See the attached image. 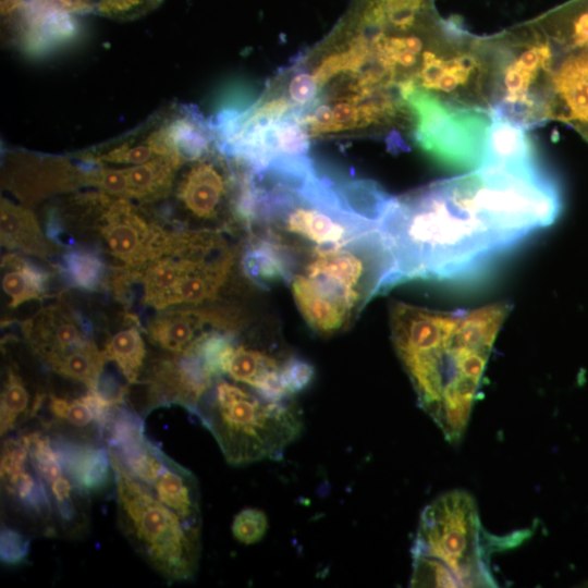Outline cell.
<instances>
[{"instance_id": "obj_1", "label": "cell", "mask_w": 588, "mask_h": 588, "mask_svg": "<svg viewBox=\"0 0 588 588\" xmlns=\"http://www.w3.org/2000/svg\"><path fill=\"white\" fill-rule=\"evenodd\" d=\"M378 231L392 255L396 285L475 280L529 237L479 169L392 196Z\"/></svg>"}, {"instance_id": "obj_2", "label": "cell", "mask_w": 588, "mask_h": 588, "mask_svg": "<svg viewBox=\"0 0 588 588\" xmlns=\"http://www.w3.org/2000/svg\"><path fill=\"white\" fill-rule=\"evenodd\" d=\"M390 326L418 406L445 440L456 444L468 425L493 346L463 309L438 311L396 302L391 305Z\"/></svg>"}, {"instance_id": "obj_3", "label": "cell", "mask_w": 588, "mask_h": 588, "mask_svg": "<svg viewBox=\"0 0 588 588\" xmlns=\"http://www.w3.org/2000/svg\"><path fill=\"white\" fill-rule=\"evenodd\" d=\"M289 285L310 329L331 335L395 286L394 262L377 228L341 248L303 257Z\"/></svg>"}, {"instance_id": "obj_4", "label": "cell", "mask_w": 588, "mask_h": 588, "mask_svg": "<svg viewBox=\"0 0 588 588\" xmlns=\"http://www.w3.org/2000/svg\"><path fill=\"white\" fill-rule=\"evenodd\" d=\"M525 531L497 537L481 525L475 499L449 491L421 512L412 546V587H494L490 554L514 544Z\"/></svg>"}, {"instance_id": "obj_5", "label": "cell", "mask_w": 588, "mask_h": 588, "mask_svg": "<svg viewBox=\"0 0 588 588\" xmlns=\"http://www.w3.org/2000/svg\"><path fill=\"white\" fill-rule=\"evenodd\" d=\"M193 414L212 433L225 461L235 466L281 460L303 429L301 411L293 399L272 402L255 390L220 378Z\"/></svg>"}, {"instance_id": "obj_6", "label": "cell", "mask_w": 588, "mask_h": 588, "mask_svg": "<svg viewBox=\"0 0 588 588\" xmlns=\"http://www.w3.org/2000/svg\"><path fill=\"white\" fill-rule=\"evenodd\" d=\"M110 458L118 525L127 541L168 581L193 579L200 558V526L183 520L134 478L112 453Z\"/></svg>"}, {"instance_id": "obj_7", "label": "cell", "mask_w": 588, "mask_h": 588, "mask_svg": "<svg viewBox=\"0 0 588 588\" xmlns=\"http://www.w3.org/2000/svg\"><path fill=\"white\" fill-rule=\"evenodd\" d=\"M397 88L413 114L414 138L421 150L454 170L480 167L492 121L490 109L443 100L412 79L401 82Z\"/></svg>"}, {"instance_id": "obj_8", "label": "cell", "mask_w": 588, "mask_h": 588, "mask_svg": "<svg viewBox=\"0 0 588 588\" xmlns=\"http://www.w3.org/2000/svg\"><path fill=\"white\" fill-rule=\"evenodd\" d=\"M72 205L98 233L108 254L121 264L120 268L139 272L170 254L174 246L176 231L166 230L145 216L131 199L94 191L74 197Z\"/></svg>"}, {"instance_id": "obj_9", "label": "cell", "mask_w": 588, "mask_h": 588, "mask_svg": "<svg viewBox=\"0 0 588 588\" xmlns=\"http://www.w3.org/2000/svg\"><path fill=\"white\" fill-rule=\"evenodd\" d=\"M185 167L176 182L175 196L187 215L200 221H212L221 217L228 205L235 217L240 168L218 146L186 162Z\"/></svg>"}, {"instance_id": "obj_10", "label": "cell", "mask_w": 588, "mask_h": 588, "mask_svg": "<svg viewBox=\"0 0 588 588\" xmlns=\"http://www.w3.org/2000/svg\"><path fill=\"white\" fill-rule=\"evenodd\" d=\"M20 437L48 492L58 532L81 537L89 526L88 495L71 479L47 431L30 430Z\"/></svg>"}, {"instance_id": "obj_11", "label": "cell", "mask_w": 588, "mask_h": 588, "mask_svg": "<svg viewBox=\"0 0 588 588\" xmlns=\"http://www.w3.org/2000/svg\"><path fill=\"white\" fill-rule=\"evenodd\" d=\"M246 323L245 314L234 306L207 305L163 310L147 326L149 340L171 353L186 352L211 330L237 333Z\"/></svg>"}, {"instance_id": "obj_12", "label": "cell", "mask_w": 588, "mask_h": 588, "mask_svg": "<svg viewBox=\"0 0 588 588\" xmlns=\"http://www.w3.org/2000/svg\"><path fill=\"white\" fill-rule=\"evenodd\" d=\"M1 487L5 500L30 522L39 531L53 537L58 535L48 492L35 471L28 451L21 437L7 438L1 451Z\"/></svg>"}, {"instance_id": "obj_13", "label": "cell", "mask_w": 588, "mask_h": 588, "mask_svg": "<svg viewBox=\"0 0 588 588\" xmlns=\"http://www.w3.org/2000/svg\"><path fill=\"white\" fill-rule=\"evenodd\" d=\"M216 380L192 348L182 354L159 358L151 363L148 371L147 409L159 405L180 404L194 413Z\"/></svg>"}, {"instance_id": "obj_14", "label": "cell", "mask_w": 588, "mask_h": 588, "mask_svg": "<svg viewBox=\"0 0 588 588\" xmlns=\"http://www.w3.org/2000/svg\"><path fill=\"white\" fill-rule=\"evenodd\" d=\"M22 330L33 352L48 368L94 341L88 322L63 301L40 309L22 323Z\"/></svg>"}, {"instance_id": "obj_15", "label": "cell", "mask_w": 588, "mask_h": 588, "mask_svg": "<svg viewBox=\"0 0 588 588\" xmlns=\"http://www.w3.org/2000/svg\"><path fill=\"white\" fill-rule=\"evenodd\" d=\"M4 183L23 203L75 189L82 185V168L66 158L34 155L12 156Z\"/></svg>"}, {"instance_id": "obj_16", "label": "cell", "mask_w": 588, "mask_h": 588, "mask_svg": "<svg viewBox=\"0 0 588 588\" xmlns=\"http://www.w3.org/2000/svg\"><path fill=\"white\" fill-rule=\"evenodd\" d=\"M8 16L15 20L16 40L29 53L48 52L72 40L76 34L72 14L41 0H21Z\"/></svg>"}, {"instance_id": "obj_17", "label": "cell", "mask_w": 588, "mask_h": 588, "mask_svg": "<svg viewBox=\"0 0 588 588\" xmlns=\"http://www.w3.org/2000/svg\"><path fill=\"white\" fill-rule=\"evenodd\" d=\"M50 437L71 479L83 493L88 497L100 494L114 482L108 449L58 432Z\"/></svg>"}, {"instance_id": "obj_18", "label": "cell", "mask_w": 588, "mask_h": 588, "mask_svg": "<svg viewBox=\"0 0 588 588\" xmlns=\"http://www.w3.org/2000/svg\"><path fill=\"white\" fill-rule=\"evenodd\" d=\"M588 113V54L569 56L551 76L544 118L579 121Z\"/></svg>"}, {"instance_id": "obj_19", "label": "cell", "mask_w": 588, "mask_h": 588, "mask_svg": "<svg viewBox=\"0 0 588 588\" xmlns=\"http://www.w3.org/2000/svg\"><path fill=\"white\" fill-rule=\"evenodd\" d=\"M479 68L478 58L471 52L440 54L426 50L413 81L421 89L452 95L467 86L478 75Z\"/></svg>"}, {"instance_id": "obj_20", "label": "cell", "mask_w": 588, "mask_h": 588, "mask_svg": "<svg viewBox=\"0 0 588 588\" xmlns=\"http://www.w3.org/2000/svg\"><path fill=\"white\" fill-rule=\"evenodd\" d=\"M152 493L188 524L200 526V495L196 477L163 453L147 485Z\"/></svg>"}, {"instance_id": "obj_21", "label": "cell", "mask_w": 588, "mask_h": 588, "mask_svg": "<svg viewBox=\"0 0 588 588\" xmlns=\"http://www.w3.org/2000/svg\"><path fill=\"white\" fill-rule=\"evenodd\" d=\"M1 245L40 258H48L51 246L40 229L35 213L26 206L1 199Z\"/></svg>"}, {"instance_id": "obj_22", "label": "cell", "mask_w": 588, "mask_h": 588, "mask_svg": "<svg viewBox=\"0 0 588 588\" xmlns=\"http://www.w3.org/2000/svg\"><path fill=\"white\" fill-rule=\"evenodd\" d=\"M1 285L10 307L40 301L47 295L49 274L33 261L16 253H7L1 259Z\"/></svg>"}, {"instance_id": "obj_23", "label": "cell", "mask_w": 588, "mask_h": 588, "mask_svg": "<svg viewBox=\"0 0 588 588\" xmlns=\"http://www.w3.org/2000/svg\"><path fill=\"white\" fill-rule=\"evenodd\" d=\"M47 394H32L21 372L9 366L1 389L0 429L1 436L15 430L36 416L44 406Z\"/></svg>"}, {"instance_id": "obj_24", "label": "cell", "mask_w": 588, "mask_h": 588, "mask_svg": "<svg viewBox=\"0 0 588 588\" xmlns=\"http://www.w3.org/2000/svg\"><path fill=\"white\" fill-rule=\"evenodd\" d=\"M183 163L174 158H156L142 164L125 167L128 199L150 203L171 193Z\"/></svg>"}, {"instance_id": "obj_25", "label": "cell", "mask_w": 588, "mask_h": 588, "mask_svg": "<svg viewBox=\"0 0 588 588\" xmlns=\"http://www.w3.org/2000/svg\"><path fill=\"white\" fill-rule=\"evenodd\" d=\"M103 354L107 360L118 366L128 383H137L146 356L144 339L137 322H127L114 332L108 339Z\"/></svg>"}, {"instance_id": "obj_26", "label": "cell", "mask_w": 588, "mask_h": 588, "mask_svg": "<svg viewBox=\"0 0 588 588\" xmlns=\"http://www.w3.org/2000/svg\"><path fill=\"white\" fill-rule=\"evenodd\" d=\"M283 359L258 348L236 345L225 373L236 382L257 389L270 375L280 370Z\"/></svg>"}, {"instance_id": "obj_27", "label": "cell", "mask_w": 588, "mask_h": 588, "mask_svg": "<svg viewBox=\"0 0 588 588\" xmlns=\"http://www.w3.org/2000/svg\"><path fill=\"white\" fill-rule=\"evenodd\" d=\"M61 271L72 286L86 291H97L109 281L100 255L85 247L68 249L61 259Z\"/></svg>"}, {"instance_id": "obj_28", "label": "cell", "mask_w": 588, "mask_h": 588, "mask_svg": "<svg viewBox=\"0 0 588 588\" xmlns=\"http://www.w3.org/2000/svg\"><path fill=\"white\" fill-rule=\"evenodd\" d=\"M107 357L91 341L61 358L49 369L53 372L81 382L90 391H96L102 377Z\"/></svg>"}, {"instance_id": "obj_29", "label": "cell", "mask_w": 588, "mask_h": 588, "mask_svg": "<svg viewBox=\"0 0 588 588\" xmlns=\"http://www.w3.org/2000/svg\"><path fill=\"white\" fill-rule=\"evenodd\" d=\"M82 168V185L114 197L128 199L125 167L90 166L77 161Z\"/></svg>"}, {"instance_id": "obj_30", "label": "cell", "mask_w": 588, "mask_h": 588, "mask_svg": "<svg viewBox=\"0 0 588 588\" xmlns=\"http://www.w3.org/2000/svg\"><path fill=\"white\" fill-rule=\"evenodd\" d=\"M268 525V517L264 511L247 507L234 516L231 530L234 539L238 542L254 544L264 539Z\"/></svg>"}, {"instance_id": "obj_31", "label": "cell", "mask_w": 588, "mask_h": 588, "mask_svg": "<svg viewBox=\"0 0 588 588\" xmlns=\"http://www.w3.org/2000/svg\"><path fill=\"white\" fill-rule=\"evenodd\" d=\"M315 377L314 366L306 359L291 355L283 359L280 378L285 391L294 396L306 390Z\"/></svg>"}, {"instance_id": "obj_32", "label": "cell", "mask_w": 588, "mask_h": 588, "mask_svg": "<svg viewBox=\"0 0 588 588\" xmlns=\"http://www.w3.org/2000/svg\"><path fill=\"white\" fill-rule=\"evenodd\" d=\"M161 0H96L95 13L112 20L138 17L154 9Z\"/></svg>"}, {"instance_id": "obj_33", "label": "cell", "mask_w": 588, "mask_h": 588, "mask_svg": "<svg viewBox=\"0 0 588 588\" xmlns=\"http://www.w3.org/2000/svg\"><path fill=\"white\" fill-rule=\"evenodd\" d=\"M30 540L29 538L10 527H2L0 556L2 563L7 565L21 564L28 555Z\"/></svg>"}, {"instance_id": "obj_34", "label": "cell", "mask_w": 588, "mask_h": 588, "mask_svg": "<svg viewBox=\"0 0 588 588\" xmlns=\"http://www.w3.org/2000/svg\"><path fill=\"white\" fill-rule=\"evenodd\" d=\"M572 29L575 46L588 49V9L583 10L575 16Z\"/></svg>"}]
</instances>
